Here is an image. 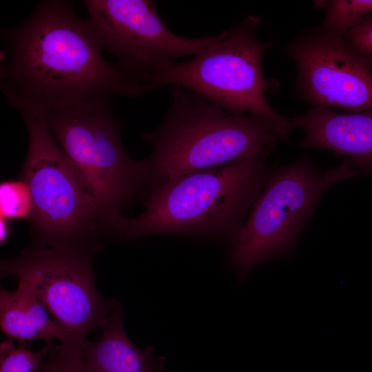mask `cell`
Wrapping results in <instances>:
<instances>
[{"label":"cell","instance_id":"obj_1","mask_svg":"<svg viewBox=\"0 0 372 372\" xmlns=\"http://www.w3.org/2000/svg\"><path fill=\"white\" fill-rule=\"evenodd\" d=\"M0 85L20 115L49 112L98 95L136 97L148 91L103 55L87 19L66 0H44L1 32Z\"/></svg>","mask_w":372,"mask_h":372},{"label":"cell","instance_id":"obj_2","mask_svg":"<svg viewBox=\"0 0 372 372\" xmlns=\"http://www.w3.org/2000/svg\"><path fill=\"white\" fill-rule=\"evenodd\" d=\"M172 93L161 125L142 135L153 147L145 158L150 188L181 175L268 156L293 128L286 117L231 114L183 87L173 86Z\"/></svg>","mask_w":372,"mask_h":372},{"label":"cell","instance_id":"obj_3","mask_svg":"<svg viewBox=\"0 0 372 372\" xmlns=\"http://www.w3.org/2000/svg\"><path fill=\"white\" fill-rule=\"evenodd\" d=\"M267 157L181 175L151 187L143 212L124 216L116 239L168 234L229 243L269 179L272 169Z\"/></svg>","mask_w":372,"mask_h":372},{"label":"cell","instance_id":"obj_4","mask_svg":"<svg viewBox=\"0 0 372 372\" xmlns=\"http://www.w3.org/2000/svg\"><path fill=\"white\" fill-rule=\"evenodd\" d=\"M44 116L82 192L116 234L123 209L150 184L145 158L134 160L123 147L112 96H95Z\"/></svg>","mask_w":372,"mask_h":372},{"label":"cell","instance_id":"obj_5","mask_svg":"<svg viewBox=\"0 0 372 372\" xmlns=\"http://www.w3.org/2000/svg\"><path fill=\"white\" fill-rule=\"evenodd\" d=\"M22 118L28 145L20 177L33 201L32 245L96 254L114 240L112 225L82 192L45 117Z\"/></svg>","mask_w":372,"mask_h":372},{"label":"cell","instance_id":"obj_6","mask_svg":"<svg viewBox=\"0 0 372 372\" xmlns=\"http://www.w3.org/2000/svg\"><path fill=\"white\" fill-rule=\"evenodd\" d=\"M348 160L327 169L307 157L272 169L246 219L229 241V263L241 277L266 260L291 251L322 194L355 176Z\"/></svg>","mask_w":372,"mask_h":372},{"label":"cell","instance_id":"obj_7","mask_svg":"<svg viewBox=\"0 0 372 372\" xmlns=\"http://www.w3.org/2000/svg\"><path fill=\"white\" fill-rule=\"evenodd\" d=\"M258 16H249L200 54L185 62H174L155 74L152 90L165 85L187 88L228 113L242 116L257 114L282 120L265 99L275 93L279 83L265 78L262 59L272 48L271 41H259Z\"/></svg>","mask_w":372,"mask_h":372},{"label":"cell","instance_id":"obj_8","mask_svg":"<svg viewBox=\"0 0 372 372\" xmlns=\"http://www.w3.org/2000/svg\"><path fill=\"white\" fill-rule=\"evenodd\" d=\"M96 254L79 249L35 247L23 249L0 262L1 278L8 276L29 282L54 320L76 342L105 324L120 304L103 297L93 269Z\"/></svg>","mask_w":372,"mask_h":372},{"label":"cell","instance_id":"obj_9","mask_svg":"<svg viewBox=\"0 0 372 372\" xmlns=\"http://www.w3.org/2000/svg\"><path fill=\"white\" fill-rule=\"evenodd\" d=\"M87 21L101 50L114 64L151 91L152 76L184 56H197L218 41L219 34L187 38L171 32L149 0H85Z\"/></svg>","mask_w":372,"mask_h":372},{"label":"cell","instance_id":"obj_10","mask_svg":"<svg viewBox=\"0 0 372 372\" xmlns=\"http://www.w3.org/2000/svg\"><path fill=\"white\" fill-rule=\"evenodd\" d=\"M297 65V95L314 107L372 110V70L342 37L306 30L285 47Z\"/></svg>","mask_w":372,"mask_h":372},{"label":"cell","instance_id":"obj_11","mask_svg":"<svg viewBox=\"0 0 372 372\" xmlns=\"http://www.w3.org/2000/svg\"><path fill=\"white\" fill-rule=\"evenodd\" d=\"M290 121L304 130L302 147L329 149L345 156L358 171L372 169V110L340 114L314 107Z\"/></svg>","mask_w":372,"mask_h":372},{"label":"cell","instance_id":"obj_12","mask_svg":"<svg viewBox=\"0 0 372 372\" xmlns=\"http://www.w3.org/2000/svg\"><path fill=\"white\" fill-rule=\"evenodd\" d=\"M123 311L119 304L101 327L94 341L81 344L80 353L86 372H162L163 358L154 349H141L128 338L123 324Z\"/></svg>","mask_w":372,"mask_h":372},{"label":"cell","instance_id":"obj_13","mask_svg":"<svg viewBox=\"0 0 372 372\" xmlns=\"http://www.w3.org/2000/svg\"><path fill=\"white\" fill-rule=\"evenodd\" d=\"M18 281L14 290H0V326L8 338L21 344L37 339L45 340L47 345L54 340L76 342L69 331L49 316L29 282Z\"/></svg>","mask_w":372,"mask_h":372},{"label":"cell","instance_id":"obj_14","mask_svg":"<svg viewBox=\"0 0 372 372\" xmlns=\"http://www.w3.org/2000/svg\"><path fill=\"white\" fill-rule=\"evenodd\" d=\"M318 8H324L322 23L313 30L342 37L350 30L372 23L371 0L314 1Z\"/></svg>","mask_w":372,"mask_h":372},{"label":"cell","instance_id":"obj_15","mask_svg":"<svg viewBox=\"0 0 372 372\" xmlns=\"http://www.w3.org/2000/svg\"><path fill=\"white\" fill-rule=\"evenodd\" d=\"M8 338L0 344V372H38L49 353V347L32 351L20 343L14 346Z\"/></svg>","mask_w":372,"mask_h":372},{"label":"cell","instance_id":"obj_16","mask_svg":"<svg viewBox=\"0 0 372 372\" xmlns=\"http://www.w3.org/2000/svg\"><path fill=\"white\" fill-rule=\"evenodd\" d=\"M33 201L28 184L23 180H4L0 184L1 218L30 219Z\"/></svg>","mask_w":372,"mask_h":372},{"label":"cell","instance_id":"obj_17","mask_svg":"<svg viewBox=\"0 0 372 372\" xmlns=\"http://www.w3.org/2000/svg\"><path fill=\"white\" fill-rule=\"evenodd\" d=\"M81 343L60 342L47 345L49 353L39 372H86L81 357Z\"/></svg>","mask_w":372,"mask_h":372},{"label":"cell","instance_id":"obj_18","mask_svg":"<svg viewBox=\"0 0 372 372\" xmlns=\"http://www.w3.org/2000/svg\"><path fill=\"white\" fill-rule=\"evenodd\" d=\"M342 38L349 48L372 70V23L355 27Z\"/></svg>","mask_w":372,"mask_h":372},{"label":"cell","instance_id":"obj_19","mask_svg":"<svg viewBox=\"0 0 372 372\" xmlns=\"http://www.w3.org/2000/svg\"><path fill=\"white\" fill-rule=\"evenodd\" d=\"M9 220L0 218V242L4 244L11 236V227Z\"/></svg>","mask_w":372,"mask_h":372}]
</instances>
